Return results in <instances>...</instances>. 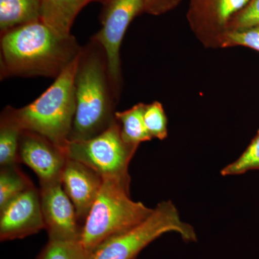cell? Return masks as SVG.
Returning <instances> with one entry per match:
<instances>
[{
	"mask_svg": "<svg viewBox=\"0 0 259 259\" xmlns=\"http://www.w3.org/2000/svg\"><path fill=\"white\" fill-rule=\"evenodd\" d=\"M45 228L40 190L34 186L0 209L2 242L22 239Z\"/></svg>",
	"mask_w": 259,
	"mask_h": 259,
	"instance_id": "10",
	"label": "cell"
},
{
	"mask_svg": "<svg viewBox=\"0 0 259 259\" xmlns=\"http://www.w3.org/2000/svg\"><path fill=\"white\" fill-rule=\"evenodd\" d=\"M79 56L36 100L21 108L7 106L3 110L22 131L41 135L64 151L76 112L74 80Z\"/></svg>",
	"mask_w": 259,
	"mask_h": 259,
	"instance_id": "3",
	"label": "cell"
},
{
	"mask_svg": "<svg viewBox=\"0 0 259 259\" xmlns=\"http://www.w3.org/2000/svg\"><path fill=\"white\" fill-rule=\"evenodd\" d=\"M245 47L259 52V26L229 30L225 34L221 47Z\"/></svg>",
	"mask_w": 259,
	"mask_h": 259,
	"instance_id": "21",
	"label": "cell"
},
{
	"mask_svg": "<svg viewBox=\"0 0 259 259\" xmlns=\"http://www.w3.org/2000/svg\"><path fill=\"white\" fill-rule=\"evenodd\" d=\"M259 26V0H250L232 20L228 31Z\"/></svg>",
	"mask_w": 259,
	"mask_h": 259,
	"instance_id": "22",
	"label": "cell"
},
{
	"mask_svg": "<svg viewBox=\"0 0 259 259\" xmlns=\"http://www.w3.org/2000/svg\"><path fill=\"white\" fill-rule=\"evenodd\" d=\"M107 0H42L41 20L64 36L71 35L76 16L93 2L102 4Z\"/></svg>",
	"mask_w": 259,
	"mask_h": 259,
	"instance_id": "13",
	"label": "cell"
},
{
	"mask_svg": "<svg viewBox=\"0 0 259 259\" xmlns=\"http://www.w3.org/2000/svg\"><path fill=\"white\" fill-rule=\"evenodd\" d=\"M252 170H259V130L241 156L223 168L221 173L223 177L233 176Z\"/></svg>",
	"mask_w": 259,
	"mask_h": 259,
	"instance_id": "19",
	"label": "cell"
},
{
	"mask_svg": "<svg viewBox=\"0 0 259 259\" xmlns=\"http://www.w3.org/2000/svg\"><path fill=\"white\" fill-rule=\"evenodd\" d=\"M90 255L80 241H49L36 259H88Z\"/></svg>",
	"mask_w": 259,
	"mask_h": 259,
	"instance_id": "18",
	"label": "cell"
},
{
	"mask_svg": "<svg viewBox=\"0 0 259 259\" xmlns=\"http://www.w3.org/2000/svg\"><path fill=\"white\" fill-rule=\"evenodd\" d=\"M171 232L178 233L187 243L197 241L195 230L181 220L175 204L171 201H163L137 226L102 242L88 259H136L150 243Z\"/></svg>",
	"mask_w": 259,
	"mask_h": 259,
	"instance_id": "5",
	"label": "cell"
},
{
	"mask_svg": "<svg viewBox=\"0 0 259 259\" xmlns=\"http://www.w3.org/2000/svg\"><path fill=\"white\" fill-rule=\"evenodd\" d=\"M19 162L35 172L40 185L61 182L66 154L63 150L41 135L23 131L18 151Z\"/></svg>",
	"mask_w": 259,
	"mask_h": 259,
	"instance_id": "11",
	"label": "cell"
},
{
	"mask_svg": "<svg viewBox=\"0 0 259 259\" xmlns=\"http://www.w3.org/2000/svg\"><path fill=\"white\" fill-rule=\"evenodd\" d=\"M144 103H139L125 111H116V120L120 125L122 139L130 144H140L152 139L145 125Z\"/></svg>",
	"mask_w": 259,
	"mask_h": 259,
	"instance_id": "15",
	"label": "cell"
},
{
	"mask_svg": "<svg viewBox=\"0 0 259 259\" xmlns=\"http://www.w3.org/2000/svg\"><path fill=\"white\" fill-rule=\"evenodd\" d=\"M1 79L19 77L54 78L82 50L76 37L64 36L41 20L1 34Z\"/></svg>",
	"mask_w": 259,
	"mask_h": 259,
	"instance_id": "1",
	"label": "cell"
},
{
	"mask_svg": "<svg viewBox=\"0 0 259 259\" xmlns=\"http://www.w3.org/2000/svg\"><path fill=\"white\" fill-rule=\"evenodd\" d=\"M102 183L103 179L96 171L81 162L67 158L61 184L74 204L82 226L101 190Z\"/></svg>",
	"mask_w": 259,
	"mask_h": 259,
	"instance_id": "12",
	"label": "cell"
},
{
	"mask_svg": "<svg viewBox=\"0 0 259 259\" xmlns=\"http://www.w3.org/2000/svg\"><path fill=\"white\" fill-rule=\"evenodd\" d=\"M76 112L69 141L92 139L116 120L115 93L102 46L91 37L80 53L74 80Z\"/></svg>",
	"mask_w": 259,
	"mask_h": 259,
	"instance_id": "2",
	"label": "cell"
},
{
	"mask_svg": "<svg viewBox=\"0 0 259 259\" xmlns=\"http://www.w3.org/2000/svg\"><path fill=\"white\" fill-rule=\"evenodd\" d=\"M138 147L122 139L120 124L116 120L92 139L69 141L64 152L66 157L90 167L102 179L116 181L130 189L129 165Z\"/></svg>",
	"mask_w": 259,
	"mask_h": 259,
	"instance_id": "6",
	"label": "cell"
},
{
	"mask_svg": "<svg viewBox=\"0 0 259 259\" xmlns=\"http://www.w3.org/2000/svg\"><path fill=\"white\" fill-rule=\"evenodd\" d=\"M40 192L49 241H80L83 226L61 182L40 185Z\"/></svg>",
	"mask_w": 259,
	"mask_h": 259,
	"instance_id": "9",
	"label": "cell"
},
{
	"mask_svg": "<svg viewBox=\"0 0 259 259\" xmlns=\"http://www.w3.org/2000/svg\"><path fill=\"white\" fill-rule=\"evenodd\" d=\"M144 118L146 129L152 139H166L168 136L167 117L161 102L145 104Z\"/></svg>",
	"mask_w": 259,
	"mask_h": 259,
	"instance_id": "20",
	"label": "cell"
},
{
	"mask_svg": "<svg viewBox=\"0 0 259 259\" xmlns=\"http://www.w3.org/2000/svg\"><path fill=\"white\" fill-rule=\"evenodd\" d=\"M250 0H190L187 18L194 35L205 47H221L233 18Z\"/></svg>",
	"mask_w": 259,
	"mask_h": 259,
	"instance_id": "8",
	"label": "cell"
},
{
	"mask_svg": "<svg viewBox=\"0 0 259 259\" xmlns=\"http://www.w3.org/2000/svg\"><path fill=\"white\" fill-rule=\"evenodd\" d=\"M153 210L133 200L130 189L125 186L103 179L101 190L83 224L80 242L91 253L105 240L137 226Z\"/></svg>",
	"mask_w": 259,
	"mask_h": 259,
	"instance_id": "4",
	"label": "cell"
},
{
	"mask_svg": "<svg viewBox=\"0 0 259 259\" xmlns=\"http://www.w3.org/2000/svg\"><path fill=\"white\" fill-rule=\"evenodd\" d=\"M182 0H145L144 13L149 15H161L171 11Z\"/></svg>",
	"mask_w": 259,
	"mask_h": 259,
	"instance_id": "23",
	"label": "cell"
},
{
	"mask_svg": "<svg viewBox=\"0 0 259 259\" xmlns=\"http://www.w3.org/2000/svg\"><path fill=\"white\" fill-rule=\"evenodd\" d=\"M145 0H107L100 20L101 28L93 35L105 51L109 73L115 93L120 97L122 88L120 47L134 19L144 12Z\"/></svg>",
	"mask_w": 259,
	"mask_h": 259,
	"instance_id": "7",
	"label": "cell"
},
{
	"mask_svg": "<svg viewBox=\"0 0 259 259\" xmlns=\"http://www.w3.org/2000/svg\"><path fill=\"white\" fill-rule=\"evenodd\" d=\"M32 182L16 165L1 167L0 209L20 194L33 187Z\"/></svg>",
	"mask_w": 259,
	"mask_h": 259,
	"instance_id": "17",
	"label": "cell"
},
{
	"mask_svg": "<svg viewBox=\"0 0 259 259\" xmlns=\"http://www.w3.org/2000/svg\"><path fill=\"white\" fill-rule=\"evenodd\" d=\"M22 131L18 124L3 110L0 118V166L16 165Z\"/></svg>",
	"mask_w": 259,
	"mask_h": 259,
	"instance_id": "16",
	"label": "cell"
},
{
	"mask_svg": "<svg viewBox=\"0 0 259 259\" xmlns=\"http://www.w3.org/2000/svg\"><path fill=\"white\" fill-rule=\"evenodd\" d=\"M42 0H0L1 34L41 20Z\"/></svg>",
	"mask_w": 259,
	"mask_h": 259,
	"instance_id": "14",
	"label": "cell"
}]
</instances>
